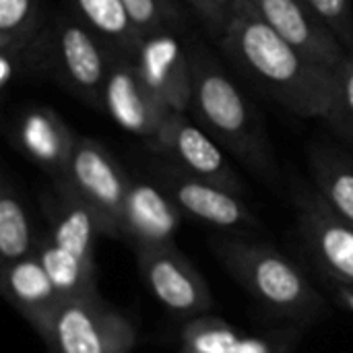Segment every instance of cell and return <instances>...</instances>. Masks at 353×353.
Returning a JSON list of instances; mask_svg holds the SVG:
<instances>
[{
  "label": "cell",
  "mask_w": 353,
  "mask_h": 353,
  "mask_svg": "<svg viewBox=\"0 0 353 353\" xmlns=\"http://www.w3.org/2000/svg\"><path fill=\"white\" fill-rule=\"evenodd\" d=\"M184 341L188 353H234L238 347L236 333L223 321H192Z\"/></svg>",
  "instance_id": "cell-25"
},
{
  "label": "cell",
  "mask_w": 353,
  "mask_h": 353,
  "mask_svg": "<svg viewBox=\"0 0 353 353\" xmlns=\"http://www.w3.org/2000/svg\"><path fill=\"white\" fill-rule=\"evenodd\" d=\"M39 37L46 79L99 110L112 56L108 43L74 12H58L48 19Z\"/></svg>",
  "instance_id": "cell-4"
},
{
  "label": "cell",
  "mask_w": 353,
  "mask_h": 353,
  "mask_svg": "<svg viewBox=\"0 0 353 353\" xmlns=\"http://www.w3.org/2000/svg\"><path fill=\"white\" fill-rule=\"evenodd\" d=\"M6 137L23 157L54 180L64 178L79 139L60 114L48 105H25L17 110L6 124Z\"/></svg>",
  "instance_id": "cell-14"
},
{
  "label": "cell",
  "mask_w": 353,
  "mask_h": 353,
  "mask_svg": "<svg viewBox=\"0 0 353 353\" xmlns=\"http://www.w3.org/2000/svg\"><path fill=\"white\" fill-rule=\"evenodd\" d=\"M0 290L4 300L39 333L46 335L62 296L48 277L37 254L2 265Z\"/></svg>",
  "instance_id": "cell-16"
},
{
  "label": "cell",
  "mask_w": 353,
  "mask_h": 353,
  "mask_svg": "<svg viewBox=\"0 0 353 353\" xmlns=\"http://www.w3.org/2000/svg\"><path fill=\"white\" fill-rule=\"evenodd\" d=\"M341 43L353 50V0H308Z\"/></svg>",
  "instance_id": "cell-27"
},
{
  "label": "cell",
  "mask_w": 353,
  "mask_h": 353,
  "mask_svg": "<svg viewBox=\"0 0 353 353\" xmlns=\"http://www.w3.org/2000/svg\"><path fill=\"white\" fill-rule=\"evenodd\" d=\"M147 147L196 178L242 196L246 192L242 178L225 157V149L188 112H170Z\"/></svg>",
  "instance_id": "cell-8"
},
{
  "label": "cell",
  "mask_w": 353,
  "mask_h": 353,
  "mask_svg": "<svg viewBox=\"0 0 353 353\" xmlns=\"http://www.w3.org/2000/svg\"><path fill=\"white\" fill-rule=\"evenodd\" d=\"M41 339L50 353H130L137 327L95 290L62 298Z\"/></svg>",
  "instance_id": "cell-5"
},
{
  "label": "cell",
  "mask_w": 353,
  "mask_h": 353,
  "mask_svg": "<svg viewBox=\"0 0 353 353\" xmlns=\"http://www.w3.org/2000/svg\"><path fill=\"white\" fill-rule=\"evenodd\" d=\"M192 14L199 19V23L205 27V31L219 39L228 25L232 23V17L236 12L238 0H184Z\"/></svg>",
  "instance_id": "cell-26"
},
{
  "label": "cell",
  "mask_w": 353,
  "mask_h": 353,
  "mask_svg": "<svg viewBox=\"0 0 353 353\" xmlns=\"http://www.w3.org/2000/svg\"><path fill=\"white\" fill-rule=\"evenodd\" d=\"M101 110L126 132L143 139L147 145L157 134L170 110L145 83L134 54L112 52L101 93Z\"/></svg>",
  "instance_id": "cell-11"
},
{
  "label": "cell",
  "mask_w": 353,
  "mask_h": 353,
  "mask_svg": "<svg viewBox=\"0 0 353 353\" xmlns=\"http://www.w3.org/2000/svg\"><path fill=\"white\" fill-rule=\"evenodd\" d=\"M151 178L170 194L182 215H188L194 221L223 232L259 228L254 211L238 192L196 178L165 159H159L151 168Z\"/></svg>",
  "instance_id": "cell-9"
},
{
  "label": "cell",
  "mask_w": 353,
  "mask_h": 353,
  "mask_svg": "<svg viewBox=\"0 0 353 353\" xmlns=\"http://www.w3.org/2000/svg\"><path fill=\"white\" fill-rule=\"evenodd\" d=\"M29 213L17 188L4 180L0 188V259L4 263L21 261L35 252Z\"/></svg>",
  "instance_id": "cell-21"
},
{
  "label": "cell",
  "mask_w": 353,
  "mask_h": 353,
  "mask_svg": "<svg viewBox=\"0 0 353 353\" xmlns=\"http://www.w3.org/2000/svg\"><path fill=\"white\" fill-rule=\"evenodd\" d=\"M74 12L91 31H95L112 52L134 54L143 33L130 19L122 0H68Z\"/></svg>",
  "instance_id": "cell-19"
},
{
  "label": "cell",
  "mask_w": 353,
  "mask_h": 353,
  "mask_svg": "<svg viewBox=\"0 0 353 353\" xmlns=\"http://www.w3.org/2000/svg\"><path fill=\"white\" fill-rule=\"evenodd\" d=\"M248 6L285 41L329 70H337L347 48L319 17L308 0H246Z\"/></svg>",
  "instance_id": "cell-13"
},
{
  "label": "cell",
  "mask_w": 353,
  "mask_h": 353,
  "mask_svg": "<svg viewBox=\"0 0 353 353\" xmlns=\"http://www.w3.org/2000/svg\"><path fill=\"white\" fill-rule=\"evenodd\" d=\"M335 132L353 145V50L335 70V87L327 118Z\"/></svg>",
  "instance_id": "cell-23"
},
{
  "label": "cell",
  "mask_w": 353,
  "mask_h": 353,
  "mask_svg": "<svg viewBox=\"0 0 353 353\" xmlns=\"http://www.w3.org/2000/svg\"><path fill=\"white\" fill-rule=\"evenodd\" d=\"M230 62L263 93L300 118H327L335 72L308 58L273 31L246 0L217 39Z\"/></svg>",
  "instance_id": "cell-1"
},
{
  "label": "cell",
  "mask_w": 353,
  "mask_h": 353,
  "mask_svg": "<svg viewBox=\"0 0 353 353\" xmlns=\"http://www.w3.org/2000/svg\"><path fill=\"white\" fill-rule=\"evenodd\" d=\"M308 170L319 194L343 219L353 223V159L337 147L312 145L308 149Z\"/></svg>",
  "instance_id": "cell-18"
},
{
  "label": "cell",
  "mask_w": 353,
  "mask_h": 353,
  "mask_svg": "<svg viewBox=\"0 0 353 353\" xmlns=\"http://www.w3.org/2000/svg\"><path fill=\"white\" fill-rule=\"evenodd\" d=\"M335 298H337V302L345 310H350L353 314V285H339V283H335Z\"/></svg>",
  "instance_id": "cell-28"
},
{
  "label": "cell",
  "mask_w": 353,
  "mask_h": 353,
  "mask_svg": "<svg viewBox=\"0 0 353 353\" xmlns=\"http://www.w3.org/2000/svg\"><path fill=\"white\" fill-rule=\"evenodd\" d=\"M48 19L41 0H0V46H19L33 39Z\"/></svg>",
  "instance_id": "cell-22"
},
{
  "label": "cell",
  "mask_w": 353,
  "mask_h": 353,
  "mask_svg": "<svg viewBox=\"0 0 353 353\" xmlns=\"http://www.w3.org/2000/svg\"><path fill=\"white\" fill-rule=\"evenodd\" d=\"M188 50L192 66L188 114L240 163L261 178H275L273 147L256 105L203 41L188 37Z\"/></svg>",
  "instance_id": "cell-2"
},
{
  "label": "cell",
  "mask_w": 353,
  "mask_h": 353,
  "mask_svg": "<svg viewBox=\"0 0 353 353\" xmlns=\"http://www.w3.org/2000/svg\"><path fill=\"white\" fill-rule=\"evenodd\" d=\"M137 66L170 112H188L192 101V66L184 29L145 33L134 50Z\"/></svg>",
  "instance_id": "cell-12"
},
{
  "label": "cell",
  "mask_w": 353,
  "mask_h": 353,
  "mask_svg": "<svg viewBox=\"0 0 353 353\" xmlns=\"http://www.w3.org/2000/svg\"><path fill=\"white\" fill-rule=\"evenodd\" d=\"M134 252L145 285L168 312L190 319L203 316L213 308V296L205 277L174 242Z\"/></svg>",
  "instance_id": "cell-10"
},
{
  "label": "cell",
  "mask_w": 353,
  "mask_h": 353,
  "mask_svg": "<svg viewBox=\"0 0 353 353\" xmlns=\"http://www.w3.org/2000/svg\"><path fill=\"white\" fill-rule=\"evenodd\" d=\"M211 248L225 271L269 312L292 321H312L325 312V298L277 248L238 236L217 238Z\"/></svg>",
  "instance_id": "cell-3"
},
{
  "label": "cell",
  "mask_w": 353,
  "mask_h": 353,
  "mask_svg": "<svg viewBox=\"0 0 353 353\" xmlns=\"http://www.w3.org/2000/svg\"><path fill=\"white\" fill-rule=\"evenodd\" d=\"M43 209L50 221L48 238L95 267V238L103 234L97 213L62 180H54V190L43 199Z\"/></svg>",
  "instance_id": "cell-17"
},
{
  "label": "cell",
  "mask_w": 353,
  "mask_h": 353,
  "mask_svg": "<svg viewBox=\"0 0 353 353\" xmlns=\"http://www.w3.org/2000/svg\"><path fill=\"white\" fill-rule=\"evenodd\" d=\"M128 180L130 176L103 143L91 137L77 139L62 182L97 213L103 236L120 238Z\"/></svg>",
  "instance_id": "cell-7"
},
{
  "label": "cell",
  "mask_w": 353,
  "mask_h": 353,
  "mask_svg": "<svg viewBox=\"0 0 353 353\" xmlns=\"http://www.w3.org/2000/svg\"><path fill=\"white\" fill-rule=\"evenodd\" d=\"M35 254L62 298H72L97 290V281H95L97 269L87 265L72 252L64 250L48 236L37 240Z\"/></svg>",
  "instance_id": "cell-20"
},
{
  "label": "cell",
  "mask_w": 353,
  "mask_h": 353,
  "mask_svg": "<svg viewBox=\"0 0 353 353\" xmlns=\"http://www.w3.org/2000/svg\"><path fill=\"white\" fill-rule=\"evenodd\" d=\"M122 2L143 35L161 29H184V14L178 0H122Z\"/></svg>",
  "instance_id": "cell-24"
},
{
  "label": "cell",
  "mask_w": 353,
  "mask_h": 353,
  "mask_svg": "<svg viewBox=\"0 0 353 353\" xmlns=\"http://www.w3.org/2000/svg\"><path fill=\"white\" fill-rule=\"evenodd\" d=\"M180 223L182 211L153 178L130 176L122 209L120 238H126L134 250L161 246L174 242Z\"/></svg>",
  "instance_id": "cell-15"
},
{
  "label": "cell",
  "mask_w": 353,
  "mask_h": 353,
  "mask_svg": "<svg viewBox=\"0 0 353 353\" xmlns=\"http://www.w3.org/2000/svg\"><path fill=\"white\" fill-rule=\"evenodd\" d=\"M302 244L312 261L339 285H353V223L302 180L290 184Z\"/></svg>",
  "instance_id": "cell-6"
}]
</instances>
